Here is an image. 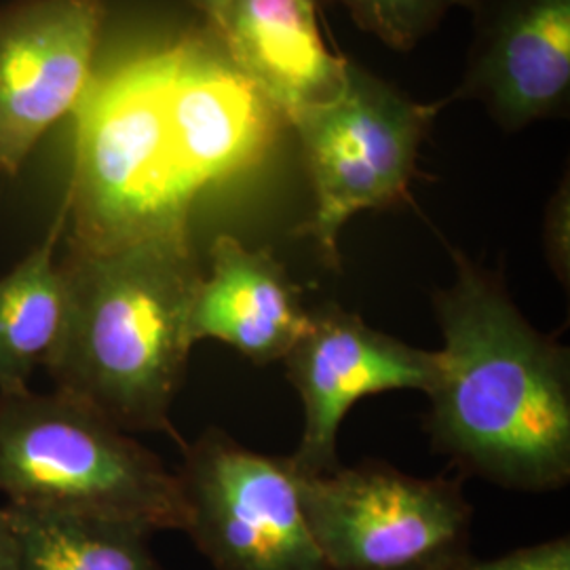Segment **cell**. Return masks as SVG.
<instances>
[{
    "mask_svg": "<svg viewBox=\"0 0 570 570\" xmlns=\"http://www.w3.org/2000/svg\"><path fill=\"white\" fill-rule=\"evenodd\" d=\"M435 294L444 336L429 389L433 446L503 489L550 492L570 480V355L511 301L499 275L459 249Z\"/></svg>",
    "mask_w": 570,
    "mask_h": 570,
    "instance_id": "1",
    "label": "cell"
},
{
    "mask_svg": "<svg viewBox=\"0 0 570 570\" xmlns=\"http://www.w3.org/2000/svg\"><path fill=\"white\" fill-rule=\"evenodd\" d=\"M68 315L45 370L56 391L127 433H167L193 341L190 306L202 265L186 225L115 239H68L60 258Z\"/></svg>",
    "mask_w": 570,
    "mask_h": 570,
    "instance_id": "2",
    "label": "cell"
},
{
    "mask_svg": "<svg viewBox=\"0 0 570 570\" xmlns=\"http://www.w3.org/2000/svg\"><path fill=\"white\" fill-rule=\"evenodd\" d=\"M0 494L7 505L102 515L183 530L178 478L161 459L81 400L0 393Z\"/></svg>",
    "mask_w": 570,
    "mask_h": 570,
    "instance_id": "3",
    "label": "cell"
},
{
    "mask_svg": "<svg viewBox=\"0 0 570 570\" xmlns=\"http://www.w3.org/2000/svg\"><path fill=\"white\" fill-rule=\"evenodd\" d=\"M442 106L414 102L348 61L334 96L289 119L315 199L298 235L315 244L324 265L341 268V233L355 214L410 199L419 148Z\"/></svg>",
    "mask_w": 570,
    "mask_h": 570,
    "instance_id": "4",
    "label": "cell"
},
{
    "mask_svg": "<svg viewBox=\"0 0 570 570\" xmlns=\"http://www.w3.org/2000/svg\"><path fill=\"white\" fill-rule=\"evenodd\" d=\"M306 522L330 570L463 567L473 508L461 482L385 463L298 475Z\"/></svg>",
    "mask_w": 570,
    "mask_h": 570,
    "instance_id": "5",
    "label": "cell"
},
{
    "mask_svg": "<svg viewBox=\"0 0 570 570\" xmlns=\"http://www.w3.org/2000/svg\"><path fill=\"white\" fill-rule=\"evenodd\" d=\"M183 450V530L214 569L330 570L289 456L245 449L216 428Z\"/></svg>",
    "mask_w": 570,
    "mask_h": 570,
    "instance_id": "6",
    "label": "cell"
},
{
    "mask_svg": "<svg viewBox=\"0 0 570 570\" xmlns=\"http://www.w3.org/2000/svg\"><path fill=\"white\" fill-rule=\"evenodd\" d=\"M284 364L305 412L303 438L289 463L306 478L341 468L338 431L360 400L389 391L428 395L438 374V351L407 345L343 306L322 305L311 308L305 334Z\"/></svg>",
    "mask_w": 570,
    "mask_h": 570,
    "instance_id": "7",
    "label": "cell"
},
{
    "mask_svg": "<svg viewBox=\"0 0 570 570\" xmlns=\"http://www.w3.org/2000/svg\"><path fill=\"white\" fill-rule=\"evenodd\" d=\"M102 0L0 7V178H13L51 125L81 102L102 35Z\"/></svg>",
    "mask_w": 570,
    "mask_h": 570,
    "instance_id": "8",
    "label": "cell"
},
{
    "mask_svg": "<svg viewBox=\"0 0 570 570\" xmlns=\"http://www.w3.org/2000/svg\"><path fill=\"white\" fill-rule=\"evenodd\" d=\"M569 91L570 0H478L456 96L475 98L515 131L560 112Z\"/></svg>",
    "mask_w": 570,
    "mask_h": 570,
    "instance_id": "9",
    "label": "cell"
},
{
    "mask_svg": "<svg viewBox=\"0 0 570 570\" xmlns=\"http://www.w3.org/2000/svg\"><path fill=\"white\" fill-rule=\"evenodd\" d=\"M165 115L190 193L254 164L285 121L226 53L199 51L167 60Z\"/></svg>",
    "mask_w": 570,
    "mask_h": 570,
    "instance_id": "10",
    "label": "cell"
},
{
    "mask_svg": "<svg viewBox=\"0 0 570 570\" xmlns=\"http://www.w3.org/2000/svg\"><path fill=\"white\" fill-rule=\"evenodd\" d=\"M308 320L301 285L271 249H249L230 235L214 239L190 306L193 345L216 341L266 366L284 362Z\"/></svg>",
    "mask_w": 570,
    "mask_h": 570,
    "instance_id": "11",
    "label": "cell"
},
{
    "mask_svg": "<svg viewBox=\"0 0 570 570\" xmlns=\"http://www.w3.org/2000/svg\"><path fill=\"white\" fill-rule=\"evenodd\" d=\"M209 26L230 63L287 122L343 85L348 61L327 49L317 0H228Z\"/></svg>",
    "mask_w": 570,
    "mask_h": 570,
    "instance_id": "12",
    "label": "cell"
},
{
    "mask_svg": "<svg viewBox=\"0 0 570 570\" xmlns=\"http://www.w3.org/2000/svg\"><path fill=\"white\" fill-rule=\"evenodd\" d=\"M68 205L47 237L0 277V393L30 389L37 367L49 364L68 315V285L58 258Z\"/></svg>",
    "mask_w": 570,
    "mask_h": 570,
    "instance_id": "13",
    "label": "cell"
},
{
    "mask_svg": "<svg viewBox=\"0 0 570 570\" xmlns=\"http://www.w3.org/2000/svg\"><path fill=\"white\" fill-rule=\"evenodd\" d=\"M13 570H167L140 524L68 511L4 505Z\"/></svg>",
    "mask_w": 570,
    "mask_h": 570,
    "instance_id": "14",
    "label": "cell"
},
{
    "mask_svg": "<svg viewBox=\"0 0 570 570\" xmlns=\"http://www.w3.org/2000/svg\"><path fill=\"white\" fill-rule=\"evenodd\" d=\"M366 32L389 45L407 51L438 28L454 7L475 11L478 0H334Z\"/></svg>",
    "mask_w": 570,
    "mask_h": 570,
    "instance_id": "15",
    "label": "cell"
},
{
    "mask_svg": "<svg viewBox=\"0 0 570 570\" xmlns=\"http://www.w3.org/2000/svg\"><path fill=\"white\" fill-rule=\"evenodd\" d=\"M465 570H570V539L558 537L492 560H469Z\"/></svg>",
    "mask_w": 570,
    "mask_h": 570,
    "instance_id": "16",
    "label": "cell"
},
{
    "mask_svg": "<svg viewBox=\"0 0 570 570\" xmlns=\"http://www.w3.org/2000/svg\"><path fill=\"white\" fill-rule=\"evenodd\" d=\"M546 244L550 265L564 282L569 279V186L560 188L551 199L546 223Z\"/></svg>",
    "mask_w": 570,
    "mask_h": 570,
    "instance_id": "17",
    "label": "cell"
},
{
    "mask_svg": "<svg viewBox=\"0 0 570 570\" xmlns=\"http://www.w3.org/2000/svg\"><path fill=\"white\" fill-rule=\"evenodd\" d=\"M0 570H13V534L7 508H0Z\"/></svg>",
    "mask_w": 570,
    "mask_h": 570,
    "instance_id": "18",
    "label": "cell"
},
{
    "mask_svg": "<svg viewBox=\"0 0 570 570\" xmlns=\"http://www.w3.org/2000/svg\"><path fill=\"white\" fill-rule=\"evenodd\" d=\"M188 2H190L195 9H199L209 23L216 20V18L225 11L226 4H228V0H188Z\"/></svg>",
    "mask_w": 570,
    "mask_h": 570,
    "instance_id": "19",
    "label": "cell"
},
{
    "mask_svg": "<svg viewBox=\"0 0 570 570\" xmlns=\"http://www.w3.org/2000/svg\"><path fill=\"white\" fill-rule=\"evenodd\" d=\"M469 564V562H468ZM468 564H463V567H446V569H431V570H465L468 569Z\"/></svg>",
    "mask_w": 570,
    "mask_h": 570,
    "instance_id": "20",
    "label": "cell"
}]
</instances>
